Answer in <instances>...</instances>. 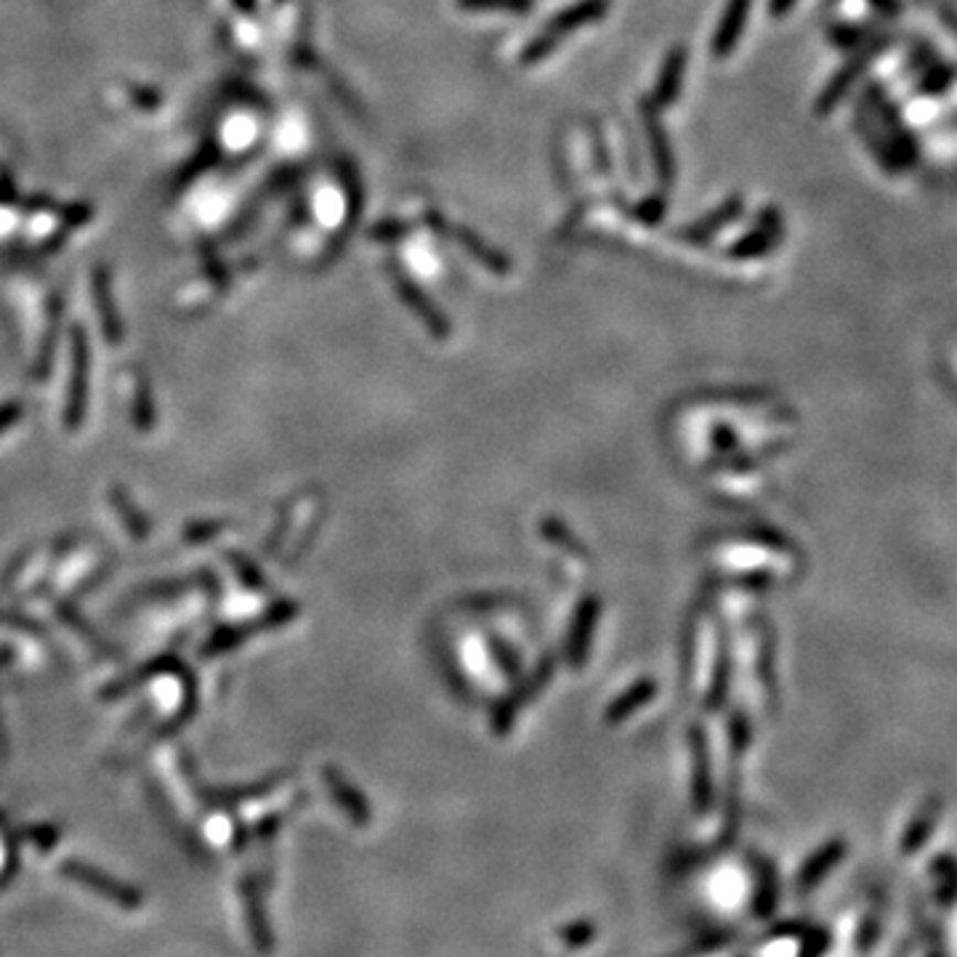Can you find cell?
<instances>
[{
  "instance_id": "6da1fadb",
  "label": "cell",
  "mask_w": 957,
  "mask_h": 957,
  "mask_svg": "<svg viewBox=\"0 0 957 957\" xmlns=\"http://www.w3.org/2000/svg\"><path fill=\"white\" fill-rule=\"evenodd\" d=\"M606 9H610V0H578V3L561 9L559 14L542 24V30L533 41L524 45L519 56L524 67H533V64L546 60L548 54H553L561 41H564L567 35H572V32L583 30L588 24H596L599 19L606 14Z\"/></svg>"
},
{
  "instance_id": "7a4b0ae2",
  "label": "cell",
  "mask_w": 957,
  "mask_h": 957,
  "mask_svg": "<svg viewBox=\"0 0 957 957\" xmlns=\"http://www.w3.org/2000/svg\"><path fill=\"white\" fill-rule=\"evenodd\" d=\"M638 115H642L646 141H649V154H652V165H655L657 184L659 190L668 192L676 181V158H674V147H670V136L665 131L663 109H659L649 96H644L642 107H638Z\"/></svg>"
},
{
  "instance_id": "3957f363",
  "label": "cell",
  "mask_w": 957,
  "mask_h": 957,
  "mask_svg": "<svg viewBox=\"0 0 957 957\" xmlns=\"http://www.w3.org/2000/svg\"><path fill=\"white\" fill-rule=\"evenodd\" d=\"M423 222L429 224L431 229L437 232V235H444V237L455 239V243L461 245L463 250H469V256H474L476 261L482 264V267L493 269V271H497V275H506V271L510 269V261H508V258L503 256L501 250L495 248V245H490L487 239L478 237L474 229H469V226L452 224L450 218H444L442 213H437V211H429V213H426Z\"/></svg>"
},
{
  "instance_id": "277c9868",
  "label": "cell",
  "mask_w": 957,
  "mask_h": 957,
  "mask_svg": "<svg viewBox=\"0 0 957 957\" xmlns=\"http://www.w3.org/2000/svg\"><path fill=\"white\" fill-rule=\"evenodd\" d=\"M785 235V226H782V216L777 208H763L755 218V226L748 232L745 237H740L729 248V258L736 261H745V258H759L772 254L774 248L782 243Z\"/></svg>"
},
{
  "instance_id": "5b68a950",
  "label": "cell",
  "mask_w": 957,
  "mask_h": 957,
  "mask_svg": "<svg viewBox=\"0 0 957 957\" xmlns=\"http://www.w3.org/2000/svg\"><path fill=\"white\" fill-rule=\"evenodd\" d=\"M742 213H745V200H742V195H732L723 200V203H718L710 213H705L702 218H697V222L678 229L676 237L687 245H708L718 232L732 226Z\"/></svg>"
},
{
  "instance_id": "8992f818",
  "label": "cell",
  "mask_w": 957,
  "mask_h": 957,
  "mask_svg": "<svg viewBox=\"0 0 957 957\" xmlns=\"http://www.w3.org/2000/svg\"><path fill=\"white\" fill-rule=\"evenodd\" d=\"M750 9H753V0H727L721 19H718L716 24L713 41H710V54H713L716 60H727V56L734 54L742 32L748 28Z\"/></svg>"
},
{
  "instance_id": "52a82bcc",
  "label": "cell",
  "mask_w": 957,
  "mask_h": 957,
  "mask_svg": "<svg viewBox=\"0 0 957 957\" xmlns=\"http://www.w3.org/2000/svg\"><path fill=\"white\" fill-rule=\"evenodd\" d=\"M687 64H689V51L687 45H674V49L665 54L663 67L657 73L655 90H652L649 99L655 101L659 109H668L678 99L684 88V77H687Z\"/></svg>"
},
{
  "instance_id": "ba28073f",
  "label": "cell",
  "mask_w": 957,
  "mask_h": 957,
  "mask_svg": "<svg viewBox=\"0 0 957 957\" xmlns=\"http://www.w3.org/2000/svg\"><path fill=\"white\" fill-rule=\"evenodd\" d=\"M62 870H64V875L73 878L75 883L88 885L90 891H96V894H99V896L109 899V902L120 904V907H139V904H141V899H139V894H136V891L126 889V885H122V883L112 881V878H107L105 872L88 868V864L67 862Z\"/></svg>"
},
{
  "instance_id": "9c48e42d",
  "label": "cell",
  "mask_w": 957,
  "mask_h": 957,
  "mask_svg": "<svg viewBox=\"0 0 957 957\" xmlns=\"http://www.w3.org/2000/svg\"><path fill=\"white\" fill-rule=\"evenodd\" d=\"M878 49H881V45H870V49H864L862 54L853 56V60L846 64V67L840 69L836 77H832L830 86H827L822 90V96L817 99V112L819 115H827V112H832V109H836L838 101L846 96V90L851 88V83L857 80L859 75H862V69L868 67V62L878 54Z\"/></svg>"
},
{
  "instance_id": "30bf717a",
  "label": "cell",
  "mask_w": 957,
  "mask_h": 957,
  "mask_svg": "<svg viewBox=\"0 0 957 957\" xmlns=\"http://www.w3.org/2000/svg\"><path fill=\"white\" fill-rule=\"evenodd\" d=\"M394 282H397L399 295H402L407 307H410L412 312H416L420 320L426 322V325H429L431 330H437V333H448L450 330L448 320H444V316L437 312V307L429 301V295H426L423 290H420L418 284L410 280V275H407V271L394 267Z\"/></svg>"
},
{
  "instance_id": "8fae6325",
  "label": "cell",
  "mask_w": 957,
  "mask_h": 957,
  "mask_svg": "<svg viewBox=\"0 0 957 957\" xmlns=\"http://www.w3.org/2000/svg\"><path fill=\"white\" fill-rule=\"evenodd\" d=\"M840 857H843V843H830V846H825V849H819V851L814 853V857L808 859V862L804 864V870H800V875H798V889H800V891L814 889V885H817L819 881H822V878L827 875V872H830L832 868H836Z\"/></svg>"
},
{
  "instance_id": "7c38bea8",
  "label": "cell",
  "mask_w": 957,
  "mask_h": 957,
  "mask_svg": "<svg viewBox=\"0 0 957 957\" xmlns=\"http://www.w3.org/2000/svg\"><path fill=\"white\" fill-rule=\"evenodd\" d=\"M461 11H478V14H529L535 9V0H455Z\"/></svg>"
},
{
  "instance_id": "4fadbf2b",
  "label": "cell",
  "mask_w": 957,
  "mask_h": 957,
  "mask_svg": "<svg viewBox=\"0 0 957 957\" xmlns=\"http://www.w3.org/2000/svg\"><path fill=\"white\" fill-rule=\"evenodd\" d=\"M665 211H668V200H665V192H659V195H652L642 200V203L631 205L628 216L638 224L657 226L665 218Z\"/></svg>"
},
{
  "instance_id": "5bb4252c",
  "label": "cell",
  "mask_w": 957,
  "mask_h": 957,
  "mask_svg": "<svg viewBox=\"0 0 957 957\" xmlns=\"http://www.w3.org/2000/svg\"><path fill=\"white\" fill-rule=\"evenodd\" d=\"M931 822H934V808L928 806L926 811H923L921 817H917V822H913V827H910L907 838H904V851L913 853V849H917V846H921L923 840H926Z\"/></svg>"
},
{
  "instance_id": "9a60e30c",
  "label": "cell",
  "mask_w": 957,
  "mask_h": 957,
  "mask_svg": "<svg viewBox=\"0 0 957 957\" xmlns=\"http://www.w3.org/2000/svg\"><path fill=\"white\" fill-rule=\"evenodd\" d=\"M412 232L410 222H399V218H389V222H380L373 229L375 239H384V243H394V239H402Z\"/></svg>"
},
{
  "instance_id": "2e32d148",
  "label": "cell",
  "mask_w": 957,
  "mask_h": 957,
  "mask_svg": "<svg viewBox=\"0 0 957 957\" xmlns=\"http://www.w3.org/2000/svg\"><path fill=\"white\" fill-rule=\"evenodd\" d=\"M795 3H798V0H768V14L774 19L787 17L795 9Z\"/></svg>"
},
{
  "instance_id": "e0dca14e",
  "label": "cell",
  "mask_w": 957,
  "mask_h": 957,
  "mask_svg": "<svg viewBox=\"0 0 957 957\" xmlns=\"http://www.w3.org/2000/svg\"><path fill=\"white\" fill-rule=\"evenodd\" d=\"M19 418V407H0V431H6L9 429L11 423H14V420Z\"/></svg>"
},
{
  "instance_id": "ac0fdd59",
  "label": "cell",
  "mask_w": 957,
  "mask_h": 957,
  "mask_svg": "<svg viewBox=\"0 0 957 957\" xmlns=\"http://www.w3.org/2000/svg\"><path fill=\"white\" fill-rule=\"evenodd\" d=\"M936 957H942V955H936Z\"/></svg>"
}]
</instances>
